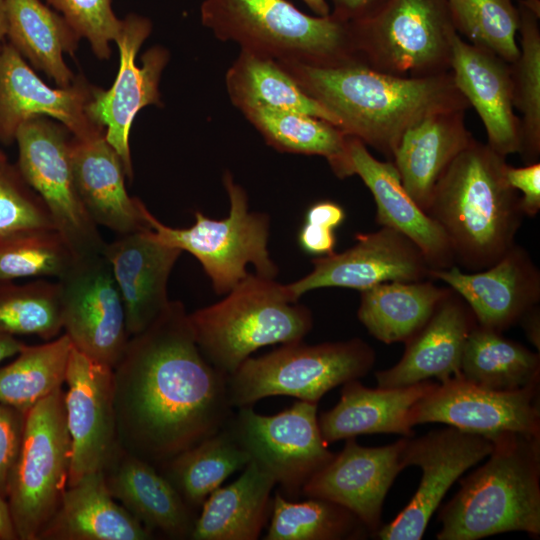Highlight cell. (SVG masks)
Returning <instances> with one entry per match:
<instances>
[{"label": "cell", "instance_id": "1", "mask_svg": "<svg viewBox=\"0 0 540 540\" xmlns=\"http://www.w3.org/2000/svg\"><path fill=\"white\" fill-rule=\"evenodd\" d=\"M130 337L113 367L117 444L160 469L227 425L228 375L202 354L180 301Z\"/></svg>", "mask_w": 540, "mask_h": 540}, {"label": "cell", "instance_id": "2", "mask_svg": "<svg viewBox=\"0 0 540 540\" xmlns=\"http://www.w3.org/2000/svg\"><path fill=\"white\" fill-rule=\"evenodd\" d=\"M277 63L338 120L346 135L390 161L410 127L437 112L470 108L451 72L413 78L382 73L360 63L337 67Z\"/></svg>", "mask_w": 540, "mask_h": 540}, {"label": "cell", "instance_id": "3", "mask_svg": "<svg viewBox=\"0 0 540 540\" xmlns=\"http://www.w3.org/2000/svg\"><path fill=\"white\" fill-rule=\"evenodd\" d=\"M506 157L474 137L446 168L426 213L443 229L455 265L465 271L496 263L515 243L523 213L506 179Z\"/></svg>", "mask_w": 540, "mask_h": 540}, {"label": "cell", "instance_id": "4", "mask_svg": "<svg viewBox=\"0 0 540 540\" xmlns=\"http://www.w3.org/2000/svg\"><path fill=\"white\" fill-rule=\"evenodd\" d=\"M491 440L488 460L460 481L440 510L438 540L540 535V435L506 432Z\"/></svg>", "mask_w": 540, "mask_h": 540}, {"label": "cell", "instance_id": "5", "mask_svg": "<svg viewBox=\"0 0 540 540\" xmlns=\"http://www.w3.org/2000/svg\"><path fill=\"white\" fill-rule=\"evenodd\" d=\"M202 24L221 41L276 62L316 67L359 63L350 23L310 16L287 0H204Z\"/></svg>", "mask_w": 540, "mask_h": 540}, {"label": "cell", "instance_id": "6", "mask_svg": "<svg viewBox=\"0 0 540 540\" xmlns=\"http://www.w3.org/2000/svg\"><path fill=\"white\" fill-rule=\"evenodd\" d=\"M188 319L202 354L227 375L257 349L302 341L313 327L311 310L292 301L283 284L250 273Z\"/></svg>", "mask_w": 540, "mask_h": 540}, {"label": "cell", "instance_id": "7", "mask_svg": "<svg viewBox=\"0 0 540 540\" xmlns=\"http://www.w3.org/2000/svg\"><path fill=\"white\" fill-rule=\"evenodd\" d=\"M375 361L374 349L360 338L282 344L263 356L248 357L228 375L229 401L234 409L277 395L318 403L331 389L364 377Z\"/></svg>", "mask_w": 540, "mask_h": 540}, {"label": "cell", "instance_id": "8", "mask_svg": "<svg viewBox=\"0 0 540 540\" xmlns=\"http://www.w3.org/2000/svg\"><path fill=\"white\" fill-rule=\"evenodd\" d=\"M360 64L400 77L450 72L457 32L446 0H386L349 22Z\"/></svg>", "mask_w": 540, "mask_h": 540}, {"label": "cell", "instance_id": "9", "mask_svg": "<svg viewBox=\"0 0 540 540\" xmlns=\"http://www.w3.org/2000/svg\"><path fill=\"white\" fill-rule=\"evenodd\" d=\"M223 183L230 202L229 214L224 219H210L196 211L191 227L173 228L146 211L152 238L192 254L218 295L227 294L249 274L248 264L260 276L274 279L278 274L268 251L269 216L249 211L246 191L235 183L231 173L224 174Z\"/></svg>", "mask_w": 540, "mask_h": 540}, {"label": "cell", "instance_id": "10", "mask_svg": "<svg viewBox=\"0 0 540 540\" xmlns=\"http://www.w3.org/2000/svg\"><path fill=\"white\" fill-rule=\"evenodd\" d=\"M70 463L71 440L61 387L25 416L7 490L18 539L38 540L68 486Z\"/></svg>", "mask_w": 540, "mask_h": 540}, {"label": "cell", "instance_id": "11", "mask_svg": "<svg viewBox=\"0 0 540 540\" xmlns=\"http://www.w3.org/2000/svg\"><path fill=\"white\" fill-rule=\"evenodd\" d=\"M69 133L64 126L38 116L18 127L15 140L20 174L44 201L55 229L78 260L103 254L106 243L77 192Z\"/></svg>", "mask_w": 540, "mask_h": 540}, {"label": "cell", "instance_id": "12", "mask_svg": "<svg viewBox=\"0 0 540 540\" xmlns=\"http://www.w3.org/2000/svg\"><path fill=\"white\" fill-rule=\"evenodd\" d=\"M317 407L298 400L277 414L263 415L245 406L226 425L251 461L288 497L300 496L306 482L334 456L322 438Z\"/></svg>", "mask_w": 540, "mask_h": 540}, {"label": "cell", "instance_id": "13", "mask_svg": "<svg viewBox=\"0 0 540 540\" xmlns=\"http://www.w3.org/2000/svg\"><path fill=\"white\" fill-rule=\"evenodd\" d=\"M493 441L483 435L448 426L417 438L405 437L404 467L417 466L422 478L406 507L375 536L381 540H419L452 484L469 468L486 458Z\"/></svg>", "mask_w": 540, "mask_h": 540}, {"label": "cell", "instance_id": "14", "mask_svg": "<svg viewBox=\"0 0 540 540\" xmlns=\"http://www.w3.org/2000/svg\"><path fill=\"white\" fill-rule=\"evenodd\" d=\"M151 30V21L146 17L129 14L122 20L115 40L120 55L118 74L108 90L94 87L86 107L89 118L105 129V139L120 156L129 180L133 178L130 129L142 108L160 103L159 81L169 59L164 48L155 46L142 55V65H136V55Z\"/></svg>", "mask_w": 540, "mask_h": 540}, {"label": "cell", "instance_id": "15", "mask_svg": "<svg viewBox=\"0 0 540 540\" xmlns=\"http://www.w3.org/2000/svg\"><path fill=\"white\" fill-rule=\"evenodd\" d=\"M62 323L74 348L114 367L130 338L125 308L103 254L78 259L58 279Z\"/></svg>", "mask_w": 540, "mask_h": 540}, {"label": "cell", "instance_id": "16", "mask_svg": "<svg viewBox=\"0 0 540 540\" xmlns=\"http://www.w3.org/2000/svg\"><path fill=\"white\" fill-rule=\"evenodd\" d=\"M411 426L443 423L490 439L506 432L540 435L539 384L499 391L461 376L435 383L409 414Z\"/></svg>", "mask_w": 540, "mask_h": 540}, {"label": "cell", "instance_id": "17", "mask_svg": "<svg viewBox=\"0 0 540 540\" xmlns=\"http://www.w3.org/2000/svg\"><path fill=\"white\" fill-rule=\"evenodd\" d=\"M356 243L341 253L312 260L313 270L284 285L292 301L308 291L341 287L363 291L384 282H416L429 278L432 269L419 247L400 232L382 227L359 233Z\"/></svg>", "mask_w": 540, "mask_h": 540}, {"label": "cell", "instance_id": "18", "mask_svg": "<svg viewBox=\"0 0 540 540\" xmlns=\"http://www.w3.org/2000/svg\"><path fill=\"white\" fill-rule=\"evenodd\" d=\"M64 393L71 440L68 486L104 471L118 448L113 407V368L72 347ZM67 486V487H68Z\"/></svg>", "mask_w": 540, "mask_h": 540}, {"label": "cell", "instance_id": "19", "mask_svg": "<svg viewBox=\"0 0 540 540\" xmlns=\"http://www.w3.org/2000/svg\"><path fill=\"white\" fill-rule=\"evenodd\" d=\"M94 87L75 77L68 87L51 88L44 83L11 45L0 46V140H15L18 127L26 120L50 116L78 140L105 135V129L87 115L86 107Z\"/></svg>", "mask_w": 540, "mask_h": 540}, {"label": "cell", "instance_id": "20", "mask_svg": "<svg viewBox=\"0 0 540 540\" xmlns=\"http://www.w3.org/2000/svg\"><path fill=\"white\" fill-rule=\"evenodd\" d=\"M405 437L379 447L346 439L343 449L303 486L301 495L329 500L352 512L375 536L383 503L397 475L405 469L401 454Z\"/></svg>", "mask_w": 540, "mask_h": 540}, {"label": "cell", "instance_id": "21", "mask_svg": "<svg viewBox=\"0 0 540 540\" xmlns=\"http://www.w3.org/2000/svg\"><path fill=\"white\" fill-rule=\"evenodd\" d=\"M470 308L476 323L503 333L540 301V271L528 251L514 243L493 265L475 272L457 265L431 269Z\"/></svg>", "mask_w": 540, "mask_h": 540}, {"label": "cell", "instance_id": "22", "mask_svg": "<svg viewBox=\"0 0 540 540\" xmlns=\"http://www.w3.org/2000/svg\"><path fill=\"white\" fill-rule=\"evenodd\" d=\"M352 175H358L372 193L377 224L408 237L419 247L432 269L455 265L446 234L406 192L394 163L376 159L362 141L348 136L340 179Z\"/></svg>", "mask_w": 540, "mask_h": 540}, {"label": "cell", "instance_id": "23", "mask_svg": "<svg viewBox=\"0 0 540 540\" xmlns=\"http://www.w3.org/2000/svg\"><path fill=\"white\" fill-rule=\"evenodd\" d=\"M450 72L455 86L480 117L486 144L504 157L520 153L521 121L514 113L510 64L457 34Z\"/></svg>", "mask_w": 540, "mask_h": 540}, {"label": "cell", "instance_id": "24", "mask_svg": "<svg viewBox=\"0 0 540 540\" xmlns=\"http://www.w3.org/2000/svg\"><path fill=\"white\" fill-rule=\"evenodd\" d=\"M150 230L119 235L103 253L122 297L129 336L145 330L169 305L167 282L182 253L152 238Z\"/></svg>", "mask_w": 540, "mask_h": 540}, {"label": "cell", "instance_id": "25", "mask_svg": "<svg viewBox=\"0 0 540 540\" xmlns=\"http://www.w3.org/2000/svg\"><path fill=\"white\" fill-rule=\"evenodd\" d=\"M475 324L468 305L451 289L426 323L405 342L401 359L375 373L378 387H404L432 378L444 382L460 376L463 348Z\"/></svg>", "mask_w": 540, "mask_h": 540}, {"label": "cell", "instance_id": "26", "mask_svg": "<svg viewBox=\"0 0 540 540\" xmlns=\"http://www.w3.org/2000/svg\"><path fill=\"white\" fill-rule=\"evenodd\" d=\"M70 161L79 197L92 221L119 235L150 230L146 206L129 196L122 160L105 135L71 139Z\"/></svg>", "mask_w": 540, "mask_h": 540}, {"label": "cell", "instance_id": "27", "mask_svg": "<svg viewBox=\"0 0 540 540\" xmlns=\"http://www.w3.org/2000/svg\"><path fill=\"white\" fill-rule=\"evenodd\" d=\"M104 475L113 498L150 532L190 539L197 516L154 465L118 447Z\"/></svg>", "mask_w": 540, "mask_h": 540}, {"label": "cell", "instance_id": "28", "mask_svg": "<svg viewBox=\"0 0 540 540\" xmlns=\"http://www.w3.org/2000/svg\"><path fill=\"white\" fill-rule=\"evenodd\" d=\"M430 380L395 388H368L359 380L343 384L338 403L318 417L320 432L329 445L363 434L389 433L413 437L409 414L432 389Z\"/></svg>", "mask_w": 540, "mask_h": 540}, {"label": "cell", "instance_id": "29", "mask_svg": "<svg viewBox=\"0 0 540 540\" xmlns=\"http://www.w3.org/2000/svg\"><path fill=\"white\" fill-rule=\"evenodd\" d=\"M465 110L434 113L402 136L392 158L402 185L425 212L435 185L473 135L465 124Z\"/></svg>", "mask_w": 540, "mask_h": 540}, {"label": "cell", "instance_id": "30", "mask_svg": "<svg viewBox=\"0 0 540 540\" xmlns=\"http://www.w3.org/2000/svg\"><path fill=\"white\" fill-rule=\"evenodd\" d=\"M145 528L109 492L104 471L68 486L38 540H149Z\"/></svg>", "mask_w": 540, "mask_h": 540}, {"label": "cell", "instance_id": "31", "mask_svg": "<svg viewBox=\"0 0 540 540\" xmlns=\"http://www.w3.org/2000/svg\"><path fill=\"white\" fill-rule=\"evenodd\" d=\"M274 479L250 461L240 477L213 491L201 506L192 540H256L271 517Z\"/></svg>", "mask_w": 540, "mask_h": 540}, {"label": "cell", "instance_id": "32", "mask_svg": "<svg viewBox=\"0 0 540 540\" xmlns=\"http://www.w3.org/2000/svg\"><path fill=\"white\" fill-rule=\"evenodd\" d=\"M6 36L10 44L60 87L70 86L75 76L63 54H73L80 37L64 17L41 0H4Z\"/></svg>", "mask_w": 540, "mask_h": 540}, {"label": "cell", "instance_id": "33", "mask_svg": "<svg viewBox=\"0 0 540 540\" xmlns=\"http://www.w3.org/2000/svg\"><path fill=\"white\" fill-rule=\"evenodd\" d=\"M426 279L416 282H384L361 291L357 317L377 340L406 342L429 319L450 292Z\"/></svg>", "mask_w": 540, "mask_h": 540}, {"label": "cell", "instance_id": "34", "mask_svg": "<svg viewBox=\"0 0 540 540\" xmlns=\"http://www.w3.org/2000/svg\"><path fill=\"white\" fill-rule=\"evenodd\" d=\"M226 88L242 112L255 108L293 111L338 127V120L272 59L241 50L227 71Z\"/></svg>", "mask_w": 540, "mask_h": 540}, {"label": "cell", "instance_id": "35", "mask_svg": "<svg viewBox=\"0 0 540 540\" xmlns=\"http://www.w3.org/2000/svg\"><path fill=\"white\" fill-rule=\"evenodd\" d=\"M460 376L492 390L522 389L539 384L540 355L476 323L463 348Z\"/></svg>", "mask_w": 540, "mask_h": 540}, {"label": "cell", "instance_id": "36", "mask_svg": "<svg viewBox=\"0 0 540 540\" xmlns=\"http://www.w3.org/2000/svg\"><path fill=\"white\" fill-rule=\"evenodd\" d=\"M251 461L225 426L193 447L181 452L160 468L193 510L234 472Z\"/></svg>", "mask_w": 540, "mask_h": 540}, {"label": "cell", "instance_id": "37", "mask_svg": "<svg viewBox=\"0 0 540 540\" xmlns=\"http://www.w3.org/2000/svg\"><path fill=\"white\" fill-rule=\"evenodd\" d=\"M242 113L268 145L281 152L322 156L340 178L348 135L334 124L285 110L255 108Z\"/></svg>", "mask_w": 540, "mask_h": 540}, {"label": "cell", "instance_id": "38", "mask_svg": "<svg viewBox=\"0 0 540 540\" xmlns=\"http://www.w3.org/2000/svg\"><path fill=\"white\" fill-rule=\"evenodd\" d=\"M72 343L66 334L41 345L28 346L0 367V403L27 413L62 387Z\"/></svg>", "mask_w": 540, "mask_h": 540}, {"label": "cell", "instance_id": "39", "mask_svg": "<svg viewBox=\"0 0 540 540\" xmlns=\"http://www.w3.org/2000/svg\"><path fill=\"white\" fill-rule=\"evenodd\" d=\"M370 535L349 510L329 500L308 498L295 502L280 491L273 496L265 540H349Z\"/></svg>", "mask_w": 540, "mask_h": 540}, {"label": "cell", "instance_id": "40", "mask_svg": "<svg viewBox=\"0 0 540 540\" xmlns=\"http://www.w3.org/2000/svg\"><path fill=\"white\" fill-rule=\"evenodd\" d=\"M520 53L510 64L514 108L522 115L520 155L526 165L540 158V12L518 0Z\"/></svg>", "mask_w": 540, "mask_h": 540}, {"label": "cell", "instance_id": "41", "mask_svg": "<svg viewBox=\"0 0 540 540\" xmlns=\"http://www.w3.org/2000/svg\"><path fill=\"white\" fill-rule=\"evenodd\" d=\"M75 261L55 228H28L0 235V283L25 277L59 279Z\"/></svg>", "mask_w": 540, "mask_h": 540}, {"label": "cell", "instance_id": "42", "mask_svg": "<svg viewBox=\"0 0 540 540\" xmlns=\"http://www.w3.org/2000/svg\"><path fill=\"white\" fill-rule=\"evenodd\" d=\"M62 329L59 282L0 283V333L51 340Z\"/></svg>", "mask_w": 540, "mask_h": 540}, {"label": "cell", "instance_id": "43", "mask_svg": "<svg viewBox=\"0 0 540 540\" xmlns=\"http://www.w3.org/2000/svg\"><path fill=\"white\" fill-rule=\"evenodd\" d=\"M453 26L477 47L515 62L519 12L512 0H446Z\"/></svg>", "mask_w": 540, "mask_h": 540}, {"label": "cell", "instance_id": "44", "mask_svg": "<svg viewBox=\"0 0 540 540\" xmlns=\"http://www.w3.org/2000/svg\"><path fill=\"white\" fill-rule=\"evenodd\" d=\"M42 227L55 228L44 201L17 167L0 162V235Z\"/></svg>", "mask_w": 540, "mask_h": 540}, {"label": "cell", "instance_id": "45", "mask_svg": "<svg viewBox=\"0 0 540 540\" xmlns=\"http://www.w3.org/2000/svg\"><path fill=\"white\" fill-rule=\"evenodd\" d=\"M61 13L78 36L86 38L99 59H109L110 43L122 28L111 0H46Z\"/></svg>", "mask_w": 540, "mask_h": 540}, {"label": "cell", "instance_id": "46", "mask_svg": "<svg viewBox=\"0 0 540 540\" xmlns=\"http://www.w3.org/2000/svg\"><path fill=\"white\" fill-rule=\"evenodd\" d=\"M26 414L0 403V494L7 499L10 474L22 440Z\"/></svg>", "mask_w": 540, "mask_h": 540}, {"label": "cell", "instance_id": "47", "mask_svg": "<svg viewBox=\"0 0 540 540\" xmlns=\"http://www.w3.org/2000/svg\"><path fill=\"white\" fill-rule=\"evenodd\" d=\"M506 179L512 188L522 192L520 208L523 215L536 216L540 210V162L523 167L508 164Z\"/></svg>", "mask_w": 540, "mask_h": 540}, {"label": "cell", "instance_id": "48", "mask_svg": "<svg viewBox=\"0 0 540 540\" xmlns=\"http://www.w3.org/2000/svg\"><path fill=\"white\" fill-rule=\"evenodd\" d=\"M298 243L307 254L317 257L331 255L335 252L337 243L335 229L304 221L298 233Z\"/></svg>", "mask_w": 540, "mask_h": 540}, {"label": "cell", "instance_id": "49", "mask_svg": "<svg viewBox=\"0 0 540 540\" xmlns=\"http://www.w3.org/2000/svg\"><path fill=\"white\" fill-rule=\"evenodd\" d=\"M386 0H332L331 14L346 22H354L373 14Z\"/></svg>", "mask_w": 540, "mask_h": 540}, {"label": "cell", "instance_id": "50", "mask_svg": "<svg viewBox=\"0 0 540 540\" xmlns=\"http://www.w3.org/2000/svg\"><path fill=\"white\" fill-rule=\"evenodd\" d=\"M344 208L336 202L325 200L312 204L305 214V221L337 229L345 220Z\"/></svg>", "mask_w": 540, "mask_h": 540}, {"label": "cell", "instance_id": "51", "mask_svg": "<svg viewBox=\"0 0 540 540\" xmlns=\"http://www.w3.org/2000/svg\"><path fill=\"white\" fill-rule=\"evenodd\" d=\"M527 339L537 348L540 349V309L536 305L528 310L519 320Z\"/></svg>", "mask_w": 540, "mask_h": 540}, {"label": "cell", "instance_id": "52", "mask_svg": "<svg viewBox=\"0 0 540 540\" xmlns=\"http://www.w3.org/2000/svg\"><path fill=\"white\" fill-rule=\"evenodd\" d=\"M18 539L7 499L0 494V540Z\"/></svg>", "mask_w": 540, "mask_h": 540}, {"label": "cell", "instance_id": "53", "mask_svg": "<svg viewBox=\"0 0 540 540\" xmlns=\"http://www.w3.org/2000/svg\"><path fill=\"white\" fill-rule=\"evenodd\" d=\"M25 346L15 336L0 333V363L10 357L16 356Z\"/></svg>", "mask_w": 540, "mask_h": 540}, {"label": "cell", "instance_id": "54", "mask_svg": "<svg viewBox=\"0 0 540 540\" xmlns=\"http://www.w3.org/2000/svg\"><path fill=\"white\" fill-rule=\"evenodd\" d=\"M318 16L329 15L330 8L325 0H302Z\"/></svg>", "mask_w": 540, "mask_h": 540}, {"label": "cell", "instance_id": "55", "mask_svg": "<svg viewBox=\"0 0 540 540\" xmlns=\"http://www.w3.org/2000/svg\"><path fill=\"white\" fill-rule=\"evenodd\" d=\"M7 33L5 1L0 0V46Z\"/></svg>", "mask_w": 540, "mask_h": 540}, {"label": "cell", "instance_id": "56", "mask_svg": "<svg viewBox=\"0 0 540 540\" xmlns=\"http://www.w3.org/2000/svg\"><path fill=\"white\" fill-rule=\"evenodd\" d=\"M4 161H6V157L2 152H0V162H4Z\"/></svg>", "mask_w": 540, "mask_h": 540}]
</instances>
